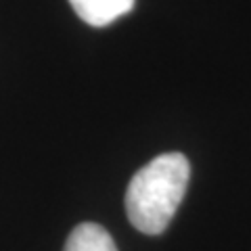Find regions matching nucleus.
<instances>
[{
	"label": "nucleus",
	"mask_w": 251,
	"mask_h": 251,
	"mask_svg": "<svg viewBox=\"0 0 251 251\" xmlns=\"http://www.w3.org/2000/svg\"><path fill=\"white\" fill-rule=\"evenodd\" d=\"M191 163L182 153H163L132 176L126 191V214L134 228L161 234L184 199Z\"/></svg>",
	"instance_id": "obj_1"
},
{
	"label": "nucleus",
	"mask_w": 251,
	"mask_h": 251,
	"mask_svg": "<svg viewBox=\"0 0 251 251\" xmlns=\"http://www.w3.org/2000/svg\"><path fill=\"white\" fill-rule=\"evenodd\" d=\"M136 0H69L75 15L92 27H105L132 11Z\"/></svg>",
	"instance_id": "obj_2"
},
{
	"label": "nucleus",
	"mask_w": 251,
	"mask_h": 251,
	"mask_svg": "<svg viewBox=\"0 0 251 251\" xmlns=\"http://www.w3.org/2000/svg\"><path fill=\"white\" fill-rule=\"evenodd\" d=\"M63 251H117V247L103 226L86 222L72 230Z\"/></svg>",
	"instance_id": "obj_3"
}]
</instances>
